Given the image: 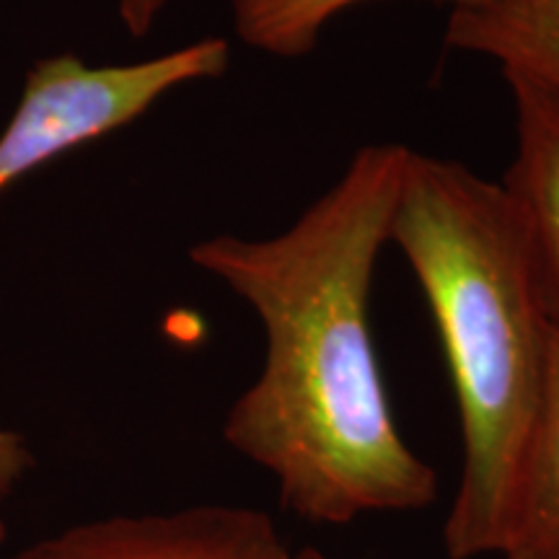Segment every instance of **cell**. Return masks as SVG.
I'll return each instance as SVG.
<instances>
[{
    "mask_svg": "<svg viewBox=\"0 0 559 559\" xmlns=\"http://www.w3.org/2000/svg\"><path fill=\"white\" fill-rule=\"evenodd\" d=\"M495 557L559 559V334L551 332L544 396L510 485Z\"/></svg>",
    "mask_w": 559,
    "mask_h": 559,
    "instance_id": "obj_6",
    "label": "cell"
},
{
    "mask_svg": "<svg viewBox=\"0 0 559 559\" xmlns=\"http://www.w3.org/2000/svg\"><path fill=\"white\" fill-rule=\"evenodd\" d=\"M366 0H230L234 29L243 45L270 58L298 60L313 52L321 32L349 5ZM453 9H474L489 0H449Z\"/></svg>",
    "mask_w": 559,
    "mask_h": 559,
    "instance_id": "obj_8",
    "label": "cell"
},
{
    "mask_svg": "<svg viewBox=\"0 0 559 559\" xmlns=\"http://www.w3.org/2000/svg\"><path fill=\"white\" fill-rule=\"evenodd\" d=\"M9 559H326L293 547L264 510L192 506L73 523Z\"/></svg>",
    "mask_w": 559,
    "mask_h": 559,
    "instance_id": "obj_4",
    "label": "cell"
},
{
    "mask_svg": "<svg viewBox=\"0 0 559 559\" xmlns=\"http://www.w3.org/2000/svg\"><path fill=\"white\" fill-rule=\"evenodd\" d=\"M407 153L366 145L283 234L213 236L190 249L194 267L247 300L267 337L262 373L228 409L223 438L311 523L409 513L438 498L436 469L391 415L368 319Z\"/></svg>",
    "mask_w": 559,
    "mask_h": 559,
    "instance_id": "obj_1",
    "label": "cell"
},
{
    "mask_svg": "<svg viewBox=\"0 0 559 559\" xmlns=\"http://www.w3.org/2000/svg\"><path fill=\"white\" fill-rule=\"evenodd\" d=\"M389 241L425 293L456 396L461 477L445 557H492L549 368L551 326L526 236L500 181L409 151Z\"/></svg>",
    "mask_w": 559,
    "mask_h": 559,
    "instance_id": "obj_2",
    "label": "cell"
},
{
    "mask_svg": "<svg viewBox=\"0 0 559 559\" xmlns=\"http://www.w3.org/2000/svg\"><path fill=\"white\" fill-rule=\"evenodd\" d=\"M5 534H9V531H5V523H3V519H0V544L5 542Z\"/></svg>",
    "mask_w": 559,
    "mask_h": 559,
    "instance_id": "obj_10",
    "label": "cell"
},
{
    "mask_svg": "<svg viewBox=\"0 0 559 559\" xmlns=\"http://www.w3.org/2000/svg\"><path fill=\"white\" fill-rule=\"evenodd\" d=\"M445 45L498 60L502 75L559 91V0H489L453 9Z\"/></svg>",
    "mask_w": 559,
    "mask_h": 559,
    "instance_id": "obj_7",
    "label": "cell"
},
{
    "mask_svg": "<svg viewBox=\"0 0 559 559\" xmlns=\"http://www.w3.org/2000/svg\"><path fill=\"white\" fill-rule=\"evenodd\" d=\"M515 107V158L500 181L519 213L551 332L559 334V91L506 75Z\"/></svg>",
    "mask_w": 559,
    "mask_h": 559,
    "instance_id": "obj_5",
    "label": "cell"
},
{
    "mask_svg": "<svg viewBox=\"0 0 559 559\" xmlns=\"http://www.w3.org/2000/svg\"><path fill=\"white\" fill-rule=\"evenodd\" d=\"M166 0H120L117 3V11H120V19L132 37H145L156 24V19L164 11Z\"/></svg>",
    "mask_w": 559,
    "mask_h": 559,
    "instance_id": "obj_9",
    "label": "cell"
},
{
    "mask_svg": "<svg viewBox=\"0 0 559 559\" xmlns=\"http://www.w3.org/2000/svg\"><path fill=\"white\" fill-rule=\"evenodd\" d=\"M230 66L226 39L207 37L130 66H88L75 55L39 60L0 132V194L68 151L143 117L174 88L221 79ZM34 466L24 436L0 428V506Z\"/></svg>",
    "mask_w": 559,
    "mask_h": 559,
    "instance_id": "obj_3",
    "label": "cell"
}]
</instances>
